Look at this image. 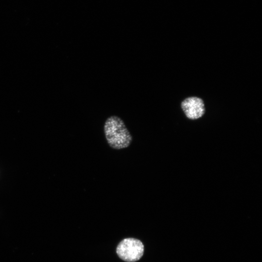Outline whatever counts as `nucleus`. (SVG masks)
<instances>
[{"mask_svg": "<svg viewBox=\"0 0 262 262\" xmlns=\"http://www.w3.org/2000/svg\"><path fill=\"white\" fill-rule=\"evenodd\" d=\"M103 131L107 144L114 149L126 148L132 142V136L123 120L117 115H111L106 119Z\"/></svg>", "mask_w": 262, "mask_h": 262, "instance_id": "f257e3e1", "label": "nucleus"}, {"mask_svg": "<svg viewBox=\"0 0 262 262\" xmlns=\"http://www.w3.org/2000/svg\"><path fill=\"white\" fill-rule=\"evenodd\" d=\"M144 249V245L140 240L129 238L119 243L116 247V253L123 261L134 262L142 257Z\"/></svg>", "mask_w": 262, "mask_h": 262, "instance_id": "f03ea898", "label": "nucleus"}, {"mask_svg": "<svg viewBox=\"0 0 262 262\" xmlns=\"http://www.w3.org/2000/svg\"><path fill=\"white\" fill-rule=\"evenodd\" d=\"M180 107L186 118L191 120L201 118L205 113L203 99L196 96L187 97L183 99Z\"/></svg>", "mask_w": 262, "mask_h": 262, "instance_id": "7ed1b4c3", "label": "nucleus"}]
</instances>
